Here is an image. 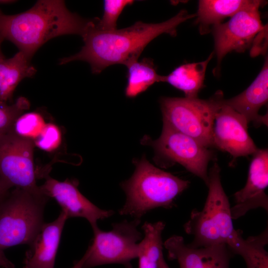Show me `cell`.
Wrapping results in <instances>:
<instances>
[{"instance_id": "4fadbf2b", "label": "cell", "mask_w": 268, "mask_h": 268, "mask_svg": "<svg viewBox=\"0 0 268 268\" xmlns=\"http://www.w3.org/2000/svg\"><path fill=\"white\" fill-rule=\"evenodd\" d=\"M245 186L234 195L235 204L231 207L232 219L244 216L249 211L261 207L268 210V150L258 149L253 154Z\"/></svg>"}, {"instance_id": "ac0fdd59", "label": "cell", "mask_w": 268, "mask_h": 268, "mask_svg": "<svg viewBox=\"0 0 268 268\" xmlns=\"http://www.w3.org/2000/svg\"><path fill=\"white\" fill-rule=\"evenodd\" d=\"M268 243V227L261 234L249 237L242 236V231L236 230L227 245L233 254L240 255L247 268H268V253L265 249Z\"/></svg>"}, {"instance_id": "8fae6325", "label": "cell", "mask_w": 268, "mask_h": 268, "mask_svg": "<svg viewBox=\"0 0 268 268\" xmlns=\"http://www.w3.org/2000/svg\"><path fill=\"white\" fill-rule=\"evenodd\" d=\"M248 124L244 116L222 101L214 117L212 146L229 153L234 159L253 155L258 148L249 134Z\"/></svg>"}, {"instance_id": "8992f818", "label": "cell", "mask_w": 268, "mask_h": 268, "mask_svg": "<svg viewBox=\"0 0 268 268\" xmlns=\"http://www.w3.org/2000/svg\"><path fill=\"white\" fill-rule=\"evenodd\" d=\"M223 99L221 91L205 100L198 97H162L160 104L163 122L203 146H212L214 117Z\"/></svg>"}, {"instance_id": "2e32d148", "label": "cell", "mask_w": 268, "mask_h": 268, "mask_svg": "<svg viewBox=\"0 0 268 268\" xmlns=\"http://www.w3.org/2000/svg\"><path fill=\"white\" fill-rule=\"evenodd\" d=\"M268 99V61L266 58L263 68L251 84L239 95L222 102L242 115L248 123L253 122L258 127L268 125V114H259L260 108Z\"/></svg>"}, {"instance_id": "603a6c76", "label": "cell", "mask_w": 268, "mask_h": 268, "mask_svg": "<svg viewBox=\"0 0 268 268\" xmlns=\"http://www.w3.org/2000/svg\"><path fill=\"white\" fill-rule=\"evenodd\" d=\"M46 123L41 113L30 112L23 113L15 120L11 132L21 137L33 141L40 135Z\"/></svg>"}, {"instance_id": "4316f807", "label": "cell", "mask_w": 268, "mask_h": 268, "mask_svg": "<svg viewBox=\"0 0 268 268\" xmlns=\"http://www.w3.org/2000/svg\"><path fill=\"white\" fill-rule=\"evenodd\" d=\"M9 191L4 187L0 179V202L4 199Z\"/></svg>"}, {"instance_id": "d6986e66", "label": "cell", "mask_w": 268, "mask_h": 268, "mask_svg": "<svg viewBox=\"0 0 268 268\" xmlns=\"http://www.w3.org/2000/svg\"><path fill=\"white\" fill-rule=\"evenodd\" d=\"M213 53L205 61L181 65L167 75H161V82H165L182 91L185 97L197 98L203 86L206 67Z\"/></svg>"}, {"instance_id": "ba28073f", "label": "cell", "mask_w": 268, "mask_h": 268, "mask_svg": "<svg viewBox=\"0 0 268 268\" xmlns=\"http://www.w3.org/2000/svg\"><path fill=\"white\" fill-rule=\"evenodd\" d=\"M141 141L152 146L157 158L181 164L202 179L207 186V166L213 155L197 140L163 123L159 138L152 140L145 136Z\"/></svg>"}, {"instance_id": "d4e9b609", "label": "cell", "mask_w": 268, "mask_h": 268, "mask_svg": "<svg viewBox=\"0 0 268 268\" xmlns=\"http://www.w3.org/2000/svg\"><path fill=\"white\" fill-rule=\"evenodd\" d=\"M29 107V101L24 97H19L10 105L0 101V134L11 132L16 119Z\"/></svg>"}, {"instance_id": "44dd1931", "label": "cell", "mask_w": 268, "mask_h": 268, "mask_svg": "<svg viewBox=\"0 0 268 268\" xmlns=\"http://www.w3.org/2000/svg\"><path fill=\"white\" fill-rule=\"evenodd\" d=\"M163 222H145L142 226L144 237L139 243L138 268H158L162 252V233Z\"/></svg>"}, {"instance_id": "1f68e13d", "label": "cell", "mask_w": 268, "mask_h": 268, "mask_svg": "<svg viewBox=\"0 0 268 268\" xmlns=\"http://www.w3.org/2000/svg\"><path fill=\"white\" fill-rule=\"evenodd\" d=\"M2 13L1 10L0 9V13Z\"/></svg>"}, {"instance_id": "277c9868", "label": "cell", "mask_w": 268, "mask_h": 268, "mask_svg": "<svg viewBox=\"0 0 268 268\" xmlns=\"http://www.w3.org/2000/svg\"><path fill=\"white\" fill-rule=\"evenodd\" d=\"M48 200L41 191L15 188L0 202V266L14 268L4 251L31 242L44 223V208Z\"/></svg>"}, {"instance_id": "4dcf8cb0", "label": "cell", "mask_w": 268, "mask_h": 268, "mask_svg": "<svg viewBox=\"0 0 268 268\" xmlns=\"http://www.w3.org/2000/svg\"><path fill=\"white\" fill-rule=\"evenodd\" d=\"M3 40H4L0 36V54L2 53L1 51V49H0V46H1V43L2 42Z\"/></svg>"}, {"instance_id": "9a60e30c", "label": "cell", "mask_w": 268, "mask_h": 268, "mask_svg": "<svg viewBox=\"0 0 268 268\" xmlns=\"http://www.w3.org/2000/svg\"><path fill=\"white\" fill-rule=\"evenodd\" d=\"M67 218L62 211L55 220L43 223L29 244L23 268H54L62 233Z\"/></svg>"}, {"instance_id": "ffe728a7", "label": "cell", "mask_w": 268, "mask_h": 268, "mask_svg": "<svg viewBox=\"0 0 268 268\" xmlns=\"http://www.w3.org/2000/svg\"><path fill=\"white\" fill-rule=\"evenodd\" d=\"M247 0H201L199 1L196 23L201 34L208 32L209 26L221 23L249 4Z\"/></svg>"}, {"instance_id": "30bf717a", "label": "cell", "mask_w": 268, "mask_h": 268, "mask_svg": "<svg viewBox=\"0 0 268 268\" xmlns=\"http://www.w3.org/2000/svg\"><path fill=\"white\" fill-rule=\"evenodd\" d=\"M264 3L262 0H251L228 21L212 26L217 69L226 54L232 51L244 52L250 46L254 37L263 30L259 8Z\"/></svg>"}, {"instance_id": "484cf974", "label": "cell", "mask_w": 268, "mask_h": 268, "mask_svg": "<svg viewBox=\"0 0 268 268\" xmlns=\"http://www.w3.org/2000/svg\"><path fill=\"white\" fill-rule=\"evenodd\" d=\"M62 140V133L58 126L53 123H47L33 142L34 145L39 149L52 152L59 147Z\"/></svg>"}, {"instance_id": "9c48e42d", "label": "cell", "mask_w": 268, "mask_h": 268, "mask_svg": "<svg viewBox=\"0 0 268 268\" xmlns=\"http://www.w3.org/2000/svg\"><path fill=\"white\" fill-rule=\"evenodd\" d=\"M34 146L32 140L11 131L0 134V179L7 190L14 188L40 192L36 184L40 173L34 166Z\"/></svg>"}, {"instance_id": "7c38bea8", "label": "cell", "mask_w": 268, "mask_h": 268, "mask_svg": "<svg viewBox=\"0 0 268 268\" xmlns=\"http://www.w3.org/2000/svg\"><path fill=\"white\" fill-rule=\"evenodd\" d=\"M44 183L39 186L41 192L47 197L54 199L69 217L85 218L92 228L97 222L109 217L114 214L112 210L102 209L85 197L78 189L79 182L75 179H67L59 181L46 175Z\"/></svg>"}, {"instance_id": "6da1fadb", "label": "cell", "mask_w": 268, "mask_h": 268, "mask_svg": "<svg viewBox=\"0 0 268 268\" xmlns=\"http://www.w3.org/2000/svg\"><path fill=\"white\" fill-rule=\"evenodd\" d=\"M196 17L181 10L170 19L158 23L137 21L121 29L104 31L95 27V22L83 36L84 44L77 53L61 58L59 65L81 61L88 63L92 73L98 74L109 66L123 64L126 67L136 61L146 46L160 35L177 34V27L187 20Z\"/></svg>"}, {"instance_id": "f1b7e54d", "label": "cell", "mask_w": 268, "mask_h": 268, "mask_svg": "<svg viewBox=\"0 0 268 268\" xmlns=\"http://www.w3.org/2000/svg\"><path fill=\"white\" fill-rule=\"evenodd\" d=\"M158 268H170L165 262L163 255H162L160 259L158 264Z\"/></svg>"}, {"instance_id": "cb8c5ba5", "label": "cell", "mask_w": 268, "mask_h": 268, "mask_svg": "<svg viewBox=\"0 0 268 268\" xmlns=\"http://www.w3.org/2000/svg\"><path fill=\"white\" fill-rule=\"evenodd\" d=\"M134 2L132 0H105L104 12L101 18H96L95 27L110 31L117 29V22L124 9Z\"/></svg>"}, {"instance_id": "3957f363", "label": "cell", "mask_w": 268, "mask_h": 268, "mask_svg": "<svg viewBox=\"0 0 268 268\" xmlns=\"http://www.w3.org/2000/svg\"><path fill=\"white\" fill-rule=\"evenodd\" d=\"M135 169L131 177L121 183L126 195L119 213L140 220L149 211L159 207H171L175 198L185 190L190 182L161 170L143 155L134 161Z\"/></svg>"}, {"instance_id": "7a4b0ae2", "label": "cell", "mask_w": 268, "mask_h": 268, "mask_svg": "<svg viewBox=\"0 0 268 268\" xmlns=\"http://www.w3.org/2000/svg\"><path fill=\"white\" fill-rule=\"evenodd\" d=\"M95 21V18L86 19L71 12L64 0H40L21 13H0V36L31 59L52 38L70 34L83 37Z\"/></svg>"}, {"instance_id": "5bb4252c", "label": "cell", "mask_w": 268, "mask_h": 268, "mask_svg": "<svg viewBox=\"0 0 268 268\" xmlns=\"http://www.w3.org/2000/svg\"><path fill=\"white\" fill-rule=\"evenodd\" d=\"M164 246L169 258L177 260L180 268H229L233 255L226 244L194 248L178 235L168 238Z\"/></svg>"}, {"instance_id": "7402d4cb", "label": "cell", "mask_w": 268, "mask_h": 268, "mask_svg": "<svg viewBox=\"0 0 268 268\" xmlns=\"http://www.w3.org/2000/svg\"><path fill=\"white\" fill-rule=\"evenodd\" d=\"M127 83L125 95L134 98L146 90L155 82H161V75L156 71L153 60L150 58L135 61L128 66Z\"/></svg>"}, {"instance_id": "e0dca14e", "label": "cell", "mask_w": 268, "mask_h": 268, "mask_svg": "<svg viewBox=\"0 0 268 268\" xmlns=\"http://www.w3.org/2000/svg\"><path fill=\"white\" fill-rule=\"evenodd\" d=\"M36 71L31 59L20 51L8 59L0 54V101H11L19 83L25 78L32 77Z\"/></svg>"}, {"instance_id": "5b68a950", "label": "cell", "mask_w": 268, "mask_h": 268, "mask_svg": "<svg viewBox=\"0 0 268 268\" xmlns=\"http://www.w3.org/2000/svg\"><path fill=\"white\" fill-rule=\"evenodd\" d=\"M220 169L214 163L208 172V193L203 208L194 209L184 224L185 232L193 236L189 245L194 248L226 244L236 230L231 206L220 180Z\"/></svg>"}, {"instance_id": "83f0119b", "label": "cell", "mask_w": 268, "mask_h": 268, "mask_svg": "<svg viewBox=\"0 0 268 268\" xmlns=\"http://www.w3.org/2000/svg\"><path fill=\"white\" fill-rule=\"evenodd\" d=\"M86 258V254L78 261L74 263L73 266L71 268H83V266Z\"/></svg>"}, {"instance_id": "52a82bcc", "label": "cell", "mask_w": 268, "mask_h": 268, "mask_svg": "<svg viewBox=\"0 0 268 268\" xmlns=\"http://www.w3.org/2000/svg\"><path fill=\"white\" fill-rule=\"evenodd\" d=\"M140 220H125L112 225L110 231L98 226L92 228V242L85 253L83 268H91L108 264H121L130 268L131 261L137 258L141 233L137 229Z\"/></svg>"}, {"instance_id": "f546056e", "label": "cell", "mask_w": 268, "mask_h": 268, "mask_svg": "<svg viewBox=\"0 0 268 268\" xmlns=\"http://www.w3.org/2000/svg\"><path fill=\"white\" fill-rule=\"evenodd\" d=\"M14 0H0V4H9L13 3Z\"/></svg>"}]
</instances>
